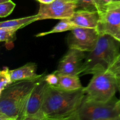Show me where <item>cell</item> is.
I'll list each match as a JSON object with an SVG mask.
<instances>
[{
	"label": "cell",
	"mask_w": 120,
	"mask_h": 120,
	"mask_svg": "<svg viewBox=\"0 0 120 120\" xmlns=\"http://www.w3.org/2000/svg\"><path fill=\"white\" fill-rule=\"evenodd\" d=\"M85 52L75 49H69L61 59L55 70L58 75H79L82 74L83 60L85 59Z\"/></svg>",
	"instance_id": "9c48e42d"
},
{
	"label": "cell",
	"mask_w": 120,
	"mask_h": 120,
	"mask_svg": "<svg viewBox=\"0 0 120 120\" xmlns=\"http://www.w3.org/2000/svg\"><path fill=\"white\" fill-rule=\"evenodd\" d=\"M108 70L114 76L117 82H120V53Z\"/></svg>",
	"instance_id": "ffe728a7"
},
{
	"label": "cell",
	"mask_w": 120,
	"mask_h": 120,
	"mask_svg": "<svg viewBox=\"0 0 120 120\" xmlns=\"http://www.w3.org/2000/svg\"><path fill=\"white\" fill-rule=\"evenodd\" d=\"M38 80L15 82L1 91L0 114L13 120L23 118L29 97Z\"/></svg>",
	"instance_id": "7a4b0ae2"
},
{
	"label": "cell",
	"mask_w": 120,
	"mask_h": 120,
	"mask_svg": "<svg viewBox=\"0 0 120 120\" xmlns=\"http://www.w3.org/2000/svg\"><path fill=\"white\" fill-rule=\"evenodd\" d=\"M0 120H13L8 118V117L4 116V115L0 114Z\"/></svg>",
	"instance_id": "4316f807"
},
{
	"label": "cell",
	"mask_w": 120,
	"mask_h": 120,
	"mask_svg": "<svg viewBox=\"0 0 120 120\" xmlns=\"http://www.w3.org/2000/svg\"><path fill=\"white\" fill-rule=\"evenodd\" d=\"M20 120H46V117L43 114H41L34 116H26Z\"/></svg>",
	"instance_id": "cb8c5ba5"
},
{
	"label": "cell",
	"mask_w": 120,
	"mask_h": 120,
	"mask_svg": "<svg viewBox=\"0 0 120 120\" xmlns=\"http://www.w3.org/2000/svg\"><path fill=\"white\" fill-rule=\"evenodd\" d=\"M99 36L97 29L76 27L70 30L66 39L67 43L69 49L90 52L96 46Z\"/></svg>",
	"instance_id": "8992f818"
},
{
	"label": "cell",
	"mask_w": 120,
	"mask_h": 120,
	"mask_svg": "<svg viewBox=\"0 0 120 120\" xmlns=\"http://www.w3.org/2000/svg\"><path fill=\"white\" fill-rule=\"evenodd\" d=\"M17 29L9 28H0V41L10 44L15 38Z\"/></svg>",
	"instance_id": "ac0fdd59"
},
{
	"label": "cell",
	"mask_w": 120,
	"mask_h": 120,
	"mask_svg": "<svg viewBox=\"0 0 120 120\" xmlns=\"http://www.w3.org/2000/svg\"><path fill=\"white\" fill-rule=\"evenodd\" d=\"M11 84L12 82L10 70L7 67H4L0 71V92Z\"/></svg>",
	"instance_id": "e0dca14e"
},
{
	"label": "cell",
	"mask_w": 120,
	"mask_h": 120,
	"mask_svg": "<svg viewBox=\"0 0 120 120\" xmlns=\"http://www.w3.org/2000/svg\"><path fill=\"white\" fill-rule=\"evenodd\" d=\"M46 75V73H43V75L39 79L32 91L27 104L25 116L43 114L42 112V108L45 93L48 84L45 80V76Z\"/></svg>",
	"instance_id": "30bf717a"
},
{
	"label": "cell",
	"mask_w": 120,
	"mask_h": 120,
	"mask_svg": "<svg viewBox=\"0 0 120 120\" xmlns=\"http://www.w3.org/2000/svg\"><path fill=\"white\" fill-rule=\"evenodd\" d=\"M46 120H81L79 117L77 112L64 117H56V118H46Z\"/></svg>",
	"instance_id": "603a6c76"
},
{
	"label": "cell",
	"mask_w": 120,
	"mask_h": 120,
	"mask_svg": "<svg viewBox=\"0 0 120 120\" xmlns=\"http://www.w3.org/2000/svg\"><path fill=\"white\" fill-rule=\"evenodd\" d=\"M45 80L49 85L57 87L59 83V76L55 71L52 73L46 74L45 76Z\"/></svg>",
	"instance_id": "44dd1931"
},
{
	"label": "cell",
	"mask_w": 120,
	"mask_h": 120,
	"mask_svg": "<svg viewBox=\"0 0 120 120\" xmlns=\"http://www.w3.org/2000/svg\"><path fill=\"white\" fill-rule=\"evenodd\" d=\"M120 53V42L108 35H100L93 50L82 66V75H94L109 69Z\"/></svg>",
	"instance_id": "3957f363"
},
{
	"label": "cell",
	"mask_w": 120,
	"mask_h": 120,
	"mask_svg": "<svg viewBox=\"0 0 120 120\" xmlns=\"http://www.w3.org/2000/svg\"><path fill=\"white\" fill-rule=\"evenodd\" d=\"M76 27H77V26L70 22L69 19H61L60 22H58L51 30L39 33V34H37L36 36V37H42V36H45L49 34L63 32L69 31V30L70 31Z\"/></svg>",
	"instance_id": "9a60e30c"
},
{
	"label": "cell",
	"mask_w": 120,
	"mask_h": 120,
	"mask_svg": "<svg viewBox=\"0 0 120 120\" xmlns=\"http://www.w3.org/2000/svg\"><path fill=\"white\" fill-rule=\"evenodd\" d=\"M39 21L37 15L26 16L15 19L3 21L0 23V28H9V29H18L28 25L35 21Z\"/></svg>",
	"instance_id": "5bb4252c"
},
{
	"label": "cell",
	"mask_w": 120,
	"mask_h": 120,
	"mask_svg": "<svg viewBox=\"0 0 120 120\" xmlns=\"http://www.w3.org/2000/svg\"><path fill=\"white\" fill-rule=\"evenodd\" d=\"M84 97V87L68 91L47 84L42 112L46 118L69 116L77 112Z\"/></svg>",
	"instance_id": "6da1fadb"
},
{
	"label": "cell",
	"mask_w": 120,
	"mask_h": 120,
	"mask_svg": "<svg viewBox=\"0 0 120 120\" xmlns=\"http://www.w3.org/2000/svg\"><path fill=\"white\" fill-rule=\"evenodd\" d=\"M117 90V79L109 70H107L93 75L89 84L84 87V98L98 102H107L115 97Z\"/></svg>",
	"instance_id": "277c9868"
},
{
	"label": "cell",
	"mask_w": 120,
	"mask_h": 120,
	"mask_svg": "<svg viewBox=\"0 0 120 120\" xmlns=\"http://www.w3.org/2000/svg\"><path fill=\"white\" fill-rule=\"evenodd\" d=\"M76 10H87L90 11L98 12L101 14L100 8L98 0H77Z\"/></svg>",
	"instance_id": "2e32d148"
},
{
	"label": "cell",
	"mask_w": 120,
	"mask_h": 120,
	"mask_svg": "<svg viewBox=\"0 0 120 120\" xmlns=\"http://www.w3.org/2000/svg\"><path fill=\"white\" fill-rule=\"evenodd\" d=\"M37 65L36 63L30 62L17 69L10 70L12 82L23 80H32L39 79L43 75L36 73Z\"/></svg>",
	"instance_id": "7c38bea8"
},
{
	"label": "cell",
	"mask_w": 120,
	"mask_h": 120,
	"mask_svg": "<svg viewBox=\"0 0 120 120\" xmlns=\"http://www.w3.org/2000/svg\"><path fill=\"white\" fill-rule=\"evenodd\" d=\"M117 84H118V85H119V84H120V82H117Z\"/></svg>",
	"instance_id": "1f68e13d"
},
{
	"label": "cell",
	"mask_w": 120,
	"mask_h": 120,
	"mask_svg": "<svg viewBox=\"0 0 120 120\" xmlns=\"http://www.w3.org/2000/svg\"><path fill=\"white\" fill-rule=\"evenodd\" d=\"M81 120H100L120 114V100L115 96L107 102L84 98L77 111Z\"/></svg>",
	"instance_id": "5b68a950"
},
{
	"label": "cell",
	"mask_w": 120,
	"mask_h": 120,
	"mask_svg": "<svg viewBox=\"0 0 120 120\" xmlns=\"http://www.w3.org/2000/svg\"><path fill=\"white\" fill-rule=\"evenodd\" d=\"M11 1V0H0V4L4 3V2H8V1Z\"/></svg>",
	"instance_id": "f1b7e54d"
},
{
	"label": "cell",
	"mask_w": 120,
	"mask_h": 120,
	"mask_svg": "<svg viewBox=\"0 0 120 120\" xmlns=\"http://www.w3.org/2000/svg\"><path fill=\"white\" fill-rule=\"evenodd\" d=\"M101 11V15L104 14L110 5L112 4V0H98Z\"/></svg>",
	"instance_id": "7402d4cb"
},
{
	"label": "cell",
	"mask_w": 120,
	"mask_h": 120,
	"mask_svg": "<svg viewBox=\"0 0 120 120\" xmlns=\"http://www.w3.org/2000/svg\"><path fill=\"white\" fill-rule=\"evenodd\" d=\"M58 76L59 83L57 87L68 91L79 90L83 87L81 84L79 75H58Z\"/></svg>",
	"instance_id": "4fadbf2b"
},
{
	"label": "cell",
	"mask_w": 120,
	"mask_h": 120,
	"mask_svg": "<svg viewBox=\"0 0 120 120\" xmlns=\"http://www.w3.org/2000/svg\"><path fill=\"white\" fill-rule=\"evenodd\" d=\"M16 4L11 0L0 4V17L5 18L10 15L15 8Z\"/></svg>",
	"instance_id": "d6986e66"
},
{
	"label": "cell",
	"mask_w": 120,
	"mask_h": 120,
	"mask_svg": "<svg viewBox=\"0 0 120 120\" xmlns=\"http://www.w3.org/2000/svg\"><path fill=\"white\" fill-rule=\"evenodd\" d=\"M68 19L77 27L92 28L97 30L100 21V14L98 12L80 9L76 10L72 16Z\"/></svg>",
	"instance_id": "8fae6325"
},
{
	"label": "cell",
	"mask_w": 120,
	"mask_h": 120,
	"mask_svg": "<svg viewBox=\"0 0 120 120\" xmlns=\"http://www.w3.org/2000/svg\"><path fill=\"white\" fill-rule=\"evenodd\" d=\"M118 91H120V84L118 85Z\"/></svg>",
	"instance_id": "f546056e"
},
{
	"label": "cell",
	"mask_w": 120,
	"mask_h": 120,
	"mask_svg": "<svg viewBox=\"0 0 120 120\" xmlns=\"http://www.w3.org/2000/svg\"><path fill=\"white\" fill-rule=\"evenodd\" d=\"M38 1L40 4H49L52 3L55 0H36Z\"/></svg>",
	"instance_id": "d4e9b609"
},
{
	"label": "cell",
	"mask_w": 120,
	"mask_h": 120,
	"mask_svg": "<svg viewBox=\"0 0 120 120\" xmlns=\"http://www.w3.org/2000/svg\"><path fill=\"white\" fill-rule=\"evenodd\" d=\"M97 30L100 35H108L120 42V4H112L100 15Z\"/></svg>",
	"instance_id": "ba28073f"
},
{
	"label": "cell",
	"mask_w": 120,
	"mask_h": 120,
	"mask_svg": "<svg viewBox=\"0 0 120 120\" xmlns=\"http://www.w3.org/2000/svg\"><path fill=\"white\" fill-rule=\"evenodd\" d=\"M100 120H120V114L118 116H115V117H110V118H105V119Z\"/></svg>",
	"instance_id": "484cf974"
},
{
	"label": "cell",
	"mask_w": 120,
	"mask_h": 120,
	"mask_svg": "<svg viewBox=\"0 0 120 120\" xmlns=\"http://www.w3.org/2000/svg\"><path fill=\"white\" fill-rule=\"evenodd\" d=\"M66 1H73V2H76L77 0H66Z\"/></svg>",
	"instance_id": "4dcf8cb0"
},
{
	"label": "cell",
	"mask_w": 120,
	"mask_h": 120,
	"mask_svg": "<svg viewBox=\"0 0 120 120\" xmlns=\"http://www.w3.org/2000/svg\"><path fill=\"white\" fill-rule=\"evenodd\" d=\"M112 3L116 4H120V0H112Z\"/></svg>",
	"instance_id": "83f0119b"
},
{
	"label": "cell",
	"mask_w": 120,
	"mask_h": 120,
	"mask_svg": "<svg viewBox=\"0 0 120 120\" xmlns=\"http://www.w3.org/2000/svg\"><path fill=\"white\" fill-rule=\"evenodd\" d=\"M77 9V3L66 0H55L49 4H40L38 12L36 14L39 20L55 19H68Z\"/></svg>",
	"instance_id": "52a82bcc"
}]
</instances>
